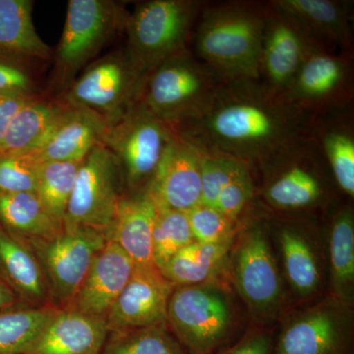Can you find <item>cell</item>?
Segmentation results:
<instances>
[{
  "mask_svg": "<svg viewBox=\"0 0 354 354\" xmlns=\"http://www.w3.org/2000/svg\"><path fill=\"white\" fill-rule=\"evenodd\" d=\"M30 58L0 50V97L32 99L39 97Z\"/></svg>",
  "mask_w": 354,
  "mask_h": 354,
  "instance_id": "cell-39",
  "label": "cell"
},
{
  "mask_svg": "<svg viewBox=\"0 0 354 354\" xmlns=\"http://www.w3.org/2000/svg\"><path fill=\"white\" fill-rule=\"evenodd\" d=\"M128 12L113 0H69L55 51V79L66 88L100 51L124 29Z\"/></svg>",
  "mask_w": 354,
  "mask_h": 354,
  "instance_id": "cell-9",
  "label": "cell"
},
{
  "mask_svg": "<svg viewBox=\"0 0 354 354\" xmlns=\"http://www.w3.org/2000/svg\"><path fill=\"white\" fill-rule=\"evenodd\" d=\"M135 264L118 244L108 241L97 254L82 285L66 309L106 319L131 277Z\"/></svg>",
  "mask_w": 354,
  "mask_h": 354,
  "instance_id": "cell-19",
  "label": "cell"
},
{
  "mask_svg": "<svg viewBox=\"0 0 354 354\" xmlns=\"http://www.w3.org/2000/svg\"><path fill=\"white\" fill-rule=\"evenodd\" d=\"M283 97L313 113L353 104V55L314 51Z\"/></svg>",
  "mask_w": 354,
  "mask_h": 354,
  "instance_id": "cell-14",
  "label": "cell"
},
{
  "mask_svg": "<svg viewBox=\"0 0 354 354\" xmlns=\"http://www.w3.org/2000/svg\"><path fill=\"white\" fill-rule=\"evenodd\" d=\"M58 309L17 305L0 311V354H22Z\"/></svg>",
  "mask_w": 354,
  "mask_h": 354,
  "instance_id": "cell-31",
  "label": "cell"
},
{
  "mask_svg": "<svg viewBox=\"0 0 354 354\" xmlns=\"http://www.w3.org/2000/svg\"><path fill=\"white\" fill-rule=\"evenodd\" d=\"M41 164L36 152L0 153V193H36Z\"/></svg>",
  "mask_w": 354,
  "mask_h": 354,
  "instance_id": "cell-35",
  "label": "cell"
},
{
  "mask_svg": "<svg viewBox=\"0 0 354 354\" xmlns=\"http://www.w3.org/2000/svg\"><path fill=\"white\" fill-rule=\"evenodd\" d=\"M353 304L334 297L286 319L274 354H351Z\"/></svg>",
  "mask_w": 354,
  "mask_h": 354,
  "instance_id": "cell-13",
  "label": "cell"
},
{
  "mask_svg": "<svg viewBox=\"0 0 354 354\" xmlns=\"http://www.w3.org/2000/svg\"><path fill=\"white\" fill-rule=\"evenodd\" d=\"M274 225L288 285L301 299L311 297L320 290L322 276L307 223L283 220L277 221Z\"/></svg>",
  "mask_w": 354,
  "mask_h": 354,
  "instance_id": "cell-25",
  "label": "cell"
},
{
  "mask_svg": "<svg viewBox=\"0 0 354 354\" xmlns=\"http://www.w3.org/2000/svg\"><path fill=\"white\" fill-rule=\"evenodd\" d=\"M157 206L148 189L124 191L111 227L108 241H113L135 265H153L152 236Z\"/></svg>",
  "mask_w": 354,
  "mask_h": 354,
  "instance_id": "cell-22",
  "label": "cell"
},
{
  "mask_svg": "<svg viewBox=\"0 0 354 354\" xmlns=\"http://www.w3.org/2000/svg\"><path fill=\"white\" fill-rule=\"evenodd\" d=\"M267 1L237 0L203 9L194 53L223 81H259Z\"/></svg>",
  "mask_w": 354,
  "mask_h": 354,
  "instance_id": "cell-2",
  "label": "cell"
},
{
  "mask_svg": "<svg viewBox=\"0 0 354 354\" xmlns=\"http://www.w3.org/2000/svg\"><path fill=\"white\" fill-rule=\"evenodd\" d=\"M0 279L26 306L50 304L43 270L31 246L0 227Z\"/></svg>",
  "mask_w": 354,
  "mask_h": 354,
  "instance_id": "cell-24",
  "label": "cell"
},
{
  "mask_svg": "<svg viewBox=\"0 0 354 354\" xmlns=\"http://www.w3.org/2000/svg\"><path fill=\"white\" fill-rule=\"evenodd\" d=\"M268 223L251 221L237 232L228 265L232 283L254 318L271 321L283 307V281L272 253Z\"/></svg>",
  "mask_w": 354,
  "mask_h": 354,
  "instance_id": "cell-8",
  "label": "cell"
},
{
  "mask_svg": "<svg viewBox=\"0 0 354 354\" xmlns=\"http://www.w3.org/2000/svg\"><path fill=\"white\" fill-rule=\"evenodd\" d=\"M208 2L150 0L128 13L124 48L142 73L147 74L187 48L198 18Z\"/></svg>",
  "mask_w": 354,
  "mask_h": 354,
  "instance_id": "cell-5",
  "label": "cell"
},
{
  "mask_svg": "<svg viewBox=\"0 0 354 354\" xmlns=\"http://www.w3.org/2000/svg\"><path fill=\"white\" fill-rule=\"evenodd\" d=\"M237 324L232 293L218 279L177 286L167 305V325L188 354H215Z\"/></svg>",
  "mask_w": 354,
  "mask_h": 354,
  "instance_id": "cell-4",
  "label": "cell"
},
{
  "mask_svg": "<svg viewBox=\"0 0 354 354\" xmlns=\"http://www.w3.org/2000/svg\"><path fill=\"white\" fill-rule=\"evenodd\" d=\"M106 241V232L87 227H64L53 236L26 241L43 270L50 306H69Z\"/></svg>",
  "mask_w": 354,
  "mask_h": 354,
  "instance_id": "cell-11",
  "label": "cell"
},
{
  "mask_svg": "<svg viewBox=\"0 0 354 354\" xmlns=\"http://www.w3.org/2000/svg\"><path fill=\"white\" fill-rule=\"evenodd\" d=\"M109 125L97 113L64 102L36 153L43 162H81L94 147L102 144Z\"/></svg>",
  "mask_w": 354,
  "mask_h": 354,
  "instance_id": "cell-20",
  "label": "cell"
},
{
  "mask_svg": "<svg viewBox=\"0 0 354 354\" xmlns=\"http://www.w3.org/2000/svg\"><path fill=\"white\" fill-rule=\"evenodd\" d=\"M325 50L353 55V2L349 0H270Z\"/></svg>",
  "mask_w": 354,
  "mask_h": 354,
  "instance_id": "cell-18",
  "label": "cell"
},
{
  "mask_svg": "<svg viewBox=\"0 0 354 354\" xmlns=\"http://www.w3.org/2000/svg\"><path fill=\"white\" fill-rule=\"evenodd\" d=\"M314 118L260 81H223L206 108L176 130L194 145L236 158L253 171L281 149L311 136Z\"/></svg>",
  "mask_w": 354,
  "mask_h": 354,
  "instance_id": "cell-1",
  "label": "cell"
},
{
  "mask_svg": "<svg viewBox=\"0 0 354 354\" xmlns=\"http://www.w3.org/2000/svg\"><path fill=\"white\" fill-rule=\"evenodd\" d=\"M353 104L315 113L312 136L320 147L337 188L354 197Z\"/></svg>",
  "mask_w": 354,
  "mask_h": 354,
  "instance_id": "cell-23",
  "label": "cell"
},
{
  "mask_svg": "<svg viewBox=\"0 0 354 354\" xmlns=\"http://www.w3.org/2000/svg\"><path fill=\"white\" fill-rule=\"evenodd\" d=\"M64 108L62 100H28L9 123L0 141V153L36 152Z\"/></svg>",
  "mask_w": 354,
  "mask_h": 354,
  "instance_id": "cell-28",
  "label": "cell"
},
{
  "mask_svg": "<svg viewBox=\"0 0 354 354\" xmlns=\"http://www.w3.org/2000/svg\"><path fill=\"white\" fill-rule=\"evenodd\" d=\"M124 183L118 160L100 144L81 160L64 227H87L108 232L115 216Z\"/></svg>",
  "mask_w": 354,
  "mask_h": 354,
  "instance_id": "cell-12",
  "label": "cell"
},
{
  "mask_svg": "<svg viewBox=\"0 0 354 354\" xmlns=\"http://www.w3.org/2000/svg\"><path fill=\"white\" fill-rule=\"evenodd\" d=\"M223 82L187 48L147 74L139 101L176 129L201 113Z\"/></svg>",
  "mask_w": 354,
  "mask_h": 354,
  "instance_id": "cell-6",
  "label": "cell"
},
{
  "mask_svg": "<svg viewBox=\"0 0 354 354\" xmlns=\"http://www.w3.org/2000/svg\"><path fill=\"white\" fill-rule=\"evenodd\" d=\"M145 78L125 50L113 51L91 62L65 88L62 100L111 124L138 101Z\"/></svg>",
  "mask_w": 354,
  "mask_h": 354,
  "instance_id": "cell-10",
  "label": "cell"
},
{
  "mask_svg": "<svg viewBox=\"0 0 354 354\" xmlns=\"http://www.w3.org/2000/svg\"><path fill=\"white\" fill-rule=\"evenodd\" d=\"M32 0H0V50L48 60L51 50L37 32Z\"/></svg>",
  "mask_w": 354,
  "mask_h": 354,
  "instance_id": "cell-30",
  "label": "cell"
},
{
  "mask_svg": "<svg viewBox=\"0 0 354 354\" xmlns=\"http://www.w3.org/2000/svg\"><path fill=\"white\" fill-rule=\"evenodd\" d=\"M196 147L201 158V204L214 208L223 186L245 162L216 151Z\"/></svg>",
  "mask_w": 354,
  "mask_h": 354,
  "instance_id": "cell-36",
  "label": "cell"
},
{
  "mask_svg": "<svg viewBox=\"0 0 354 354\" xmlns=\"http://www.w3.org/2000/svg\"><path fill=\"white\" fill-rule=\"evenodd\" d=\"M262 178L260 195L272 211L299 214L329 206L337 188L313 136L293 142L253 169Z\"/></svg>",
  "mask_w": 354,
  "mask_h": 354,
  "instance_id": "cell-3",
  "label": "cell"
},
{
  "mask_svg": "<svg viewBox=\"0 0 354 354\" xmlns=\"http://www.w3.org/2000/svg\"><path fill=\"white\" fill-rule=\"evenodd\" d=\"M272 335L264 330H253L230 348L215 354H272Z\"/></svg>",
  "mask_w": 354,
  "mask_h": 354,
  "instance_id": "cell-40",
  "label": "cell"
},
{
  "mask_svg": "<svg viewBox=\"0 0 354 354\" xmlns=\"http://www.w3.org/2000/svg\"><path fill=\"white\" fill-rule=\"evenodd\" d=\"M234 241L221 244L193 241L178 251L160 272L174 288L215 279L228 265Z\"/></svg>",
  "mask_w": 354,
  "mask_h": 354,
  "instance_id": "cell-29",
  "label": "cell"
},
{
  "mask_svg": "<svg viewBox=\"0 0 354 354\" xmlns=\"http://www.w3.org/2000/svg\"><path fill=\"white\" fill-rule=\"evenodd\" d=\"M28 100L30 99H13V97H0V141L3 138L7 127L12 120L14 114L17 113L18 109Z\"/></svg>",
  "mask_w": 354,
  "mask_h": 354,
  "instance_id": "cell-41",
  "label": "cell"
},
{
  "mask_svg": "<svg viewBox=\"0 0 354 354\" xmlns=\"http://www.w3.org/2000/svg\"><path fill=\"white\" fill-rule=\"evenodd\" d=\"M148 190L158 209L187 213L201 204L199 149L176 132Z\"/></svg>",
  "mask_w": 354,
  "mask_h": 354,
  "instance_id": "cell-17",
  "label": "cell"
},
{
  "mask_svg": "<svg viewBox=\"0 0 354 354\" xmlns=\"http://www.w3.org/2000/svg\"><path fill=\"white\" fill-rule=\"evenodd\" d=\"M109 334L106 319L58 309L22 354H102Z\"/></svg>",
  "mask_w": 354,
  "mask_h": 354,
  "instance_id": "cell-21",
  "label": "cell"
},
{
  "mask_svg": "<svg viewBox=\"0 0 354 354\" xmlns=\"http://www.w3.org/2000/svg\"><path fill=\"white\" fill-rule=\"evenodd\" d=\"M167 328L153 326L109 332L102 354H188Z\"/></svg>",
  "mask_w": 354,
  "mask_h": 354,
  "instance_id": "cell-32",
  "label": "cell"
},
{
  "mask_svg": "<svg viewBox=\"0 0 354 354\" xmlns=\"http://www.w3.org/2000/svg\"><path fill=\"white\" fill-rule=\"evenodd\" d=\"M329 258L332 297L353 304L354 211L351 204L342 205L330 216Z\"/></svg>",
  "mask_w": 354,
  "mask_h": 354,
  "instance_id": "cell-27",
  "label": "cell"
},
{
  "mask_svg": "<svg viewBox=\"0 0 354 354\" xmlns=\"http://www.w3.org/2000/svg\"><path fill=\"white\" fill-rule=\"evenodd\" d=\"M176 135L139 100L109 125L102 145L118 160L125 191L148 189Z\"/></svg>",
  "mask_w": 354,
  "mask_h": 354,
  "instance_id": "cell-7",
  "label": "cell"
},
{
  "mask_svg": "<svg viewBox=\"0 0 354 354\" xmlns=\"http://www.w3.org/2000/svg\"><path fill=\"white\" fill-rule=\"evenodd\" d=\"M194 241L187 215L157 208L152 236L153 263L158 270L178 251Z\"/></svg>",
  "mask_w": 354,
  "mask_h": 354,
  "instance_id": "cell-34",
  "label": "cell"
},
{
  "mask_svg": "<svg viewBox=\"0 0 354 354\" xmlns=\"http://www.w3.org/2000/svg\"><path fill=\"white\" fill-rule=\"evenodd\" d=\"M0 227L25 241L48 239L64 230L35 192L0 193Z\"/></svg>",
  "mask_w": 354,
  "mask_h": 354,
  "instance_id": "cell-26",
  "label": "cell"
},
{
  "mask_svg": "<svg viewBox=\"0 0 354 354\" xmlns=\"http://www.w3.org/2000/svg\"><path fill=\"white\" fill-rule=\"evenodd\" d=\"M194 241L221 244L234 241L241 223L230 220L218 209L199 204L186 213Z\"/></svg>",
  "mask_w": 354,
  "mask_h": 354,
  "instance_id": "cell-37",
  "label": "cell"
},
{
  "mask_svg": "<svg viewBox=\"0 0 354 354\" xmlns=\"http://www.w3.org/2000/svg\"><path fill=\"white\" fill-rule=\"evenodd\" d=\"M252 169L242 165L239 171L221 190L214 208L230 220L241 223L242 216L250 208L256 194V183Z\"/></svg>",
  "mask_w": 354,
  "mask_h": 354,
  "instance_id": "cell-38",
  "label": "cell"
},
{
  "mask_svg": "<svg viewBox=\"0 0 354 354\" xmlns=\"http://www.w3.org/2000/svg\"><path fill=\"white\" fill-rule=\"evenodd\" d=\"M81 162H43L36 193L50 215L64 225Z\"/></svg>",
  "mask_w": 354,
  "mask_h": 354,
  "instance_id": "cell-33",
  "label": "cell"
},
{
  "mask_svg": "<svg viewBox=\"0 0 354 354\" xmlns=\"http://www.w3.org/2000/svg\"><path fill=\"white\" fill-rule=\"evenodd\" d=\"M260 59V82L283 97L305 60L321 48L285 13L267 1ZM325 50V48H324Z\"/></svg>",
  "mask_w": 354,
  "mask_h": 354,
  "instance_id": "cell-15",
  "label": "cell"
},
{
  "mask_svg": "<svg viewBox=\"0 0 354 354\" xmlns=\"http://www.w3.org/2000/svg\"><path fill=\"white\" fill-rule=\"evenodd\" d=\"M21 304L17 295L8 286L0 279V311L11 308V307L17 306Z\"/></svg>",
  "mask_w": 354,
  "mask_h": 354,
  "instance_id": "cell-42",
  "label": "cell"
},
{
  "mask_svg": "<svg viewBox=\"0 0 354 354\" xmlns=\"http://www.w3.org/2000/svg\"><path fill=\"white\" fill-rule=\"evenodd\" d=\"M174 290L155 265H135L106 315L109 332L167 326V305Z\"/></svg>",
  "mask_w": 354,
  "mask_h": 354,
  "instance_id": "cell-16",
  "label": "cell"
}]
</instances>
